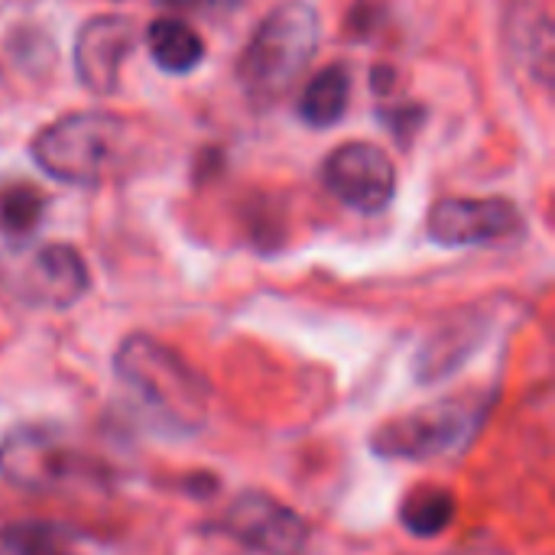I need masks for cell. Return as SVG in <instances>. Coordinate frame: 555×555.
<instances>
[{
    "label": "cell",
    "mask_w": 555,
    "mask_h": 555,
    "mask_svg": "<svg viewBox=\"0 0 555 555\" xmlns=\"http://www.w3.org/2000/svg\"><path fill=\"white\" fill-rule=\"evenodd\" d=\"M33 163L68 185L114 179L133 156V124L111 111H72L46 124L33 146Z\"/></svg>",
    "instance_id": "6da1fadb"
},
{
    "label": "cell",
    "mask_w": 555,
    "mask_h": 555,
    "mask_svg": "<svg viewBox=\"0 0 555 555\" xmlns=\"http://www.w3.org/2000/svg\"><path fill=\"white\" fill-rule=\"evenodd\" d=\"M319 13L306 0L280 3L250 36L241 62L237 78L250 101L273 104L280 101L296 78L306 72L319 49Z\"/></svg>",
    "instance_id": "7a4b0ae2"
},
{
    "label": "cell",
    "mask_w": 555,
    "mask_h": 555,
    "mask_svg": "<svg viewBox=\"0 0 555 555\" xmlns=\"http://www.w3.org/2000/svg\"><path fill=\"white\" fill-rule=\"evenodd\" d=\"M120 380L140 403L156 410L166 423L195 429L208 413V384L172 348L150 335H130L114 358Z\"/></svg>",
    "instance_id": "3957f363"
},
{
    "label": "cell",
    "mask_w": 555,
    "mask_h": 555,
    "mask_svg": "<svg viewBox=\"0 0 555 555\" xmlns=\"http://www.w3.org/2000/svg\"><path fill=\"white\" fill-rule=\"evenodd\" d=\"M322 182L341 205L367 215L387 208L397 195L393 159L367 140H351L332 150L322 166Z\"/></svg>",
    "instance_id": "277c9868"
},
{
    "label": "cell",
    "mask_w": 555,
    "mask_h": 555,
    "mask_svg": "<svg viewBox=\"0 0 555 555\" xmlns=\"http://www.w3.org/2000/svg\"><path fill=\"white\" fill-rule=\"evenodd\" d=\"M224 530L260 555H302L309 543L306 520L260 491L234 498L224 514Z\"/></svg>",
    "instance_id": "5b68a950"
},
{
    "label": "cell",
    "mask_w": 555,
    "mask_h": 555,
    "mask_svg": "<svg viewBox=\"0 0 555 555\" xmlns=\"http://www.w3.org/2000/svg\"><path fill=\"white\" fill-rule=\"evenodd\" d=\"M520 228V211L504 198H442L426 231L442 247H472L504 241Z\"/></svg>",
    "instance_id": "8992f818"
},
{
    "label": "cell",
    "mask_w": 555,
    "mask_h": 555,
    "mask_svg": "<svg viewBox=\"0 0 555 555\" xmlns=\"http://www.w3.org/2000/svg\"><path fill=\"white\" fill-rule=\"evenodd\" d=\"M137 46V29L127 16H91L75 36V75L94 94H111L120 81V68Z\"/></svg>",
    "instance_id": "52a82bcc"
},
{
    "label": "cell",
    "mask_w": 555,
    "mask_h": 555,
    "mask_svg": "<svg viewBox=\"0 0 555 555\" xmlns=\"http://www.w3.org/2000/svg\"><path fill=\"white\" fill-rule=\"evenodd\" d=\"M10 286L36 306H72L88 289V267L81 254L68 244H46L23 257V263L13 270Z\"/></svg>",
    "instance_id": "ba28073f"
},
{
    "label": "cell",
    "mask_w": 555,
    "mask_h": 555,
    "mask_svg": "<svg viewBox=\"0 0 555 555\" xmlns=\"http://www.w3.org/2000/svg\"><path fill=\"white\" fill-rule=\"evenodd\" d=\"M472 426L475 416L462 406H436L387 423L377 433L374 449L387 459H433L436 452L452 449L465 433H472Z\"/></svg>",
    "instance_id": "9c48e42d"
},
{
    "label": "cell",
    "mask_w": 555,
    "mask_h": 555,
    "mask_svg": "<svg viewBox=\"0 0 555 555\" xmlns=\"http://www.w3.org/2000/svg\"><path fill=\"white\" fill-rule=\"evenodd\" d=\"M0 472L20 488H49L59 485L68 472V452L39 429H23L7 436L0 446Z\"/></svg>",
    "instance_id": "30bf717a"
},
{
    "label": "cell",
    "mask_w": 555,
    "mask_h": 555,
    "mask_svg": "<svg viewBox=\"0 0 555 555\" xmlns=\"http://www.w3.org/2000/svg\"><path fill=\"white\" fill-rule=\"evenodd\" d=\"M348 94H351V72H348V65L332 62L319 75H312V81L302 88L299 114L312 127H332L341 120V114L348 107Z\"/></svg>",
    "instance_id": "8fae6325"
},
{
    "label": "cell",
    "mask_w": 555,
    "mask_h": 555,
    "mask_svg": "<svg viewBox=\"0 0 555 555\" xmlns=\"http://www.w3.org/2000/svg\"><path fill=\"white\" fill-rule=\"evenodd\" d=\"M146 46H150L153 62L159 68H166V72H176V75L192 72L205 55L202 36L189 23L176 20V16L153 20L150 29H146Z\"/></svg>",
    "instance_id": "7c38bea8"
},
{
    "label": "cell",
    "mask_w": 555,
    "mask_h": 555,
    "mask_svg": "<svg viewBox=\"0 0 555 555\" xmlns=\"http://www.w3.org/2000/svg\"><path fill=\"white\" fill-rule=\"evenodd\" d=\"M455 517V498L446 488H416L403 507H400V520L413 537H439Z\"/></svg>",
    "instance_id": "4fadbf2b"
},
{
    "label": "cell",
    "mask_w": 555,
    "mask_h": 555,
    "mask_svg": "<svg viewBox=\"0 0 555 555\" xmlns=\"http://www.w3.org/2000/svg\"><path fill=\"white\" fill-rule=\"evenodd\" d=\"M0 555H65V537L49 524H13L0 530Z\"/></svg>",
    "instance_id": "5bb4252c"
},
{
    "label": "cell",
    "mask_w": 555,
    "mask_h": 555,
    "mask_svg": "<svg viewBox=\"0 0 555 555\" xmlns=\"http://www.w3.org/2000/svg\"><path fill=\"white\" fill-rule=\"evenodd\" d=\"M42 192L33 185H10L0 192V228L10 234H29L42 221Z\"/></svg>",
    "instance_id": "9a60e30c"
},
{
    "label": "cell",
    "mask_w": 555,
    "mask_h": 555,
    "mask_svg": "<svg viewBox=\"0 0 555 555\" xmlns=\"http://www.w3.org/2000/svg\"><path fill=\"white\" fill-rule=\"evenodd\" d=\"M420 120H423V107H413V104H406V107H400L393 117H387V124H390V130H393L397 137H410V133L420 127Z\"/></svg>",
    "instance_id": "2e32d148"
},
{
    "label": "cell",
    "mask_w": 555,
    "mask_h": 555,
    "mask_svg": "<svg viewBox=\"0 0 555 555\" xmlns=\"http://www.w3.org/2000/svg\"><path fill=\"white\" fill-rule=\"evenodd\" d=\"M390 78H393V68H374V72H371V81L377 85V91H390V88H393Z\"/></svg>",
    "instance_id": "e0dca14e"
},
{
    "label": "cell",
    "mask_w": 555,
    "mask_h": 555,
    "mask_svg": "<svg viewBox=\"0 0 555 555\" xmlns=\"http://www.w3.org/2000/svg\"><path fill=\"white\" fill-rule=\"evenodd\" d=\"M163 3H169V7H179V10H189V7H198L202 0H163Z\"/></svg>",
    "instance_id": "ac0fdd59"
},
{
    "label": "cell",
    "mask_w": 555,
    "mask_h": 555,
    "mask_svg": "<svg viewBox=\"0 0 555 555\" xmlns=\"http://www.w3.org/2000/svg\"><path fill=\"white\" fill-rule=\"evenodd\" d=\"M211 3H218V7H237L241 0H211Z\"/></svg>",
    "instance_id": "d6986e66"
}]
</instances>
